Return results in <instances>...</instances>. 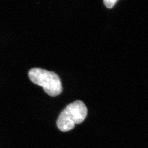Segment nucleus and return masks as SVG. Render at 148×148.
<instances>
[{
    "mask_svg": "<svg viewBox=\"0 0 148 148\" xmlns=\"http://www.w3.org/2000/svg\"><path fill=\"white\" fill-rule=\"evenodd\" d=\"M29 77L34 84L42 87L49 95L54 97L62 91L61 80L53 72L40 68H34L29 71Z\"/></svg>",
    "mask_w": 148,
    "mask_h": 148,
    "instance_id": "nucleus-2",
    "label": "nucleus"
},
{
    "mask_svg": "<svg viewBox=\"0 0 148 148\" xmlns=\"http://www.w3.org/2000/svg\"><path fill=\"white\" fill-rule=\"evenodd\" d=\"M88 113L86 106L81 101H76L69 104L62 111L57 119V126L61 131H69L75 124L82 122Z\"/></svg>",
    "mask_w": 148,
    "mask_h": 148,
    "instance_id": "nucleus-1",
    "label": "nucleus"
},
{
    "mask_svg": "<svg viewBox=\"0 0 148 148\" xmlns=\"http://www.w3.org/2000/svg\"><path fill=\"white\" fill-rule=\"evenodd\" d=\"M118 0H103L106 7L108 8H111L114 7Z\"/></svg>",
    "mask_w": 148,
    "mask_h": 148,
    "instance_id": "nucleus-3",
    "label": "nucleus"
}]
</instances>
